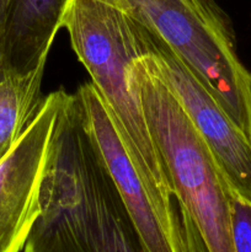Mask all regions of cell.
I'll return each mask as SVG.
<instances>
[{"instance_id": "obj_2", "label": "cell", "mask_w": 251, "mask_h": 252, "mask_svg": "<svg viewBox=\"0 0 251 252\" xmlns=\"http://www.w3.org/2000/svg\"><path fill=\"white\" fill-rule=\"evenodd\" d=\"M71 48L90 74L118 135L157 206L174 213V194L154 144L134 79L148 30L122 0H69L62 19Z\"/></svg>"}, {"instance_id": "obj_5", "label": "cell", "mask_w": 251, "mask_h": 252, "mask_svg": "<svg viewBox=\"0 0 251 252\" xmlns=\"http://www.w3.org/2000/svg\"><path fill=\"white\" fill-rule=\"evenodd\" d=\"M142 58L176 97L211 150L229 189L251 202V140L182 59L148 31Z\"/></svg>"}, {"instance_id": "obj_9", "label": "cell", "mask_w": 251, "mask_h": 252, "mask_svg": "<svg viewBox=\"0 0 251 252\" xmlns=\"http://www.w3.org/2000/svg\"><path fill=\"white\" fill-rule=\"evenodd\" d=\"M46 64L26 74L4 71L0 75V160L14 148L41 110Z\"/></svg>"}, {"instance_id": "obj_3", "label": "cell", "mask_w": 251, "mask_h": 252, "mask_svg": "<svg viewBox=\"0 0 251 252\" xmlns=\"http://www.w3.org/2000/svg\"><path fill=\"white\" fill-rule=\"evenodd\" d=\"M134 79L174 198L188 212L209 252H234L229 189L211 150L164 81L142 58Z\"/></svg>"}, {"instance_id": "obj_1", "label": "cell", "mask_w": 251, "mask_h": 252, "mask_svg": "<svg viewBox=\"0 0 251 252\" xmlns=\"http://www.w3.org/2000/svg\"><path fill=\"white\" fill-rule=\"evenodd\" d=\"M39 204L22 252H144L84 128L75 95L68 96L59 115Z\"/></svg>"}, {"instance_id": "obj_6", "label": "cell", "mask_w": 251, "mask_h": 252, "mask_svg": "<svg viewBox=\"0 0 251 252\" xmlns=\"http://www.w3.org/2000/svg\"><path fill=\"white\" fill-rule=\"evenodd\" d=\"M68 95L61 89L46 96L34 120L0 160V252L24 251L41 214L42 180Z\"/></svg>"}, {"instance_id": "obj_8", "label": "cell", "mask_w": 251, "mask_h": 252, "mask_svg": "<svg viewBox=\"0 0 251 252\" xmlns=\"http://www.w3.org/2000/svg\"><path fill=\"white\" fill-rule=\"evenodd\" d=\"M69 0H12L5 30L0 75L26 74L47 63Z\"/></svg>"}, {"instance_id": "obj_10", "label": "cell", "mask_w": 251, "mask_h": 252, "mask_svg": "<svg viewBox=\"0 0 251 252\" xmlns=\"http://www.w3.org/2000/svg\"><path fill=\"white\" fill-rule=\"evenodd\" d=\"M229 204L234 252H251V202L231 191Z\"/></svg>"}, {"instance_id": "obj_12", "label": "cell", "mask_w": 251, "mask_h": 252, "mask_svg": "<svg viewBox=\"0 0 251 252\" xmlns=\"http://www.w3.org/2000/svg\"><path fill=\"white\" fill-rule=\"evenodd\" d=\"M11 1H12V0H0V69H1L5 30H6L7 17H9Z\"/></svg>"}, {"instance_id": "obj_7", "label": "cell", "mask_w": 251, "mask_h": 252, "mask_svg": "<svg viewBox=\"0 0 251 252\" xmlns=\"http://www.w3.org/2000/svg\"><path fill=\"white\" fill-rule=\"evenodd\" d=\"M81 120L127 211L144 252H181L176 209L169 214L153 198L133 165L110 112L93 83L75 94Z\"/></svg>"}, {"instance_id": "obj_11", "label": "cell", "mask_w": 251, "mask_h": 252, "mask_svg": "<svg viewBox=\"0 0 251 252\" xmlns=\"http://www.w3.org/2000/svg\"><path fill=\"white\" fill-rule=\"evenodd\" d=\"M181 252H209L188 212L174 198Z\"/></svg>"}, {"instance_id": "obj_4", "label": "cell", "mask_w": 251, "mask_h": 252, "mask_svg": "<svg viewBox=\"0 0 251 252\" xmlns=\"http://www.w3.org/2000/svg\"><path fill=\"white\" fill-rule=\"evenodd\" d=\"M133 16L187 64L251 140V71L228 17L213 0H122Z\"/></svg>"}]
</instances>
